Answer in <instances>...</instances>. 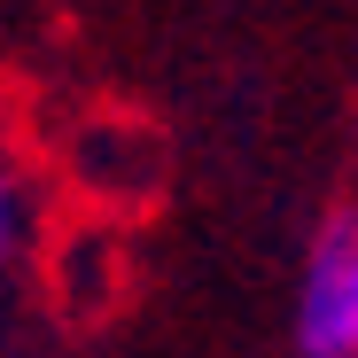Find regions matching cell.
Wrapping results in <instances>:
<instances>
[{"instance_id":"cell-1","label":"cell","mask_w":358,"mask_h":358,"mask_svg":"<svg viewBox=\"0 0 358 358\" xmlns=\"http://www.w3.org/2000/svg\"><path fill=\"white\" fill-rule=\"evenodd\" d=\"M288 350L296 358H358V203H327L304 273L288 304Z\"/></svg>"},{"instance_id":"cell-2","label":"cell","mask_w":358,"mask_h":358,"mask_svg":"<svg viewBox=\"0 0 358 358\" xmlns=\"http://www.w3.org/2000/svg\"><path fill=\"white\" fill-rule=\"evenodd\" d=\"M16 250H24V187H16V171L0 164V265Z\"/></svg>"}]
</instances>
